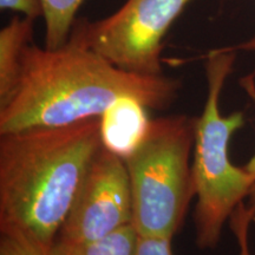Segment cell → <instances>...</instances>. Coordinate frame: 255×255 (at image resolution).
I'll return each mask as SVG.
<instances>
[{"label":"cell","instance_id":"obj_1","mask_svg":"<svg viewBox=\"0 0 255 255\" xmlns=\"http://www.w3.org/2000/svg\"><path fill=\"white\" fill-rule=\"evenodd\" d=\"M178 79L143 76L115 66L77 41L57 49L30 43L13 96L0 108V135L101 119L124 97L164 110L177 98Z\"/></svg>","mask_w":255,"mask_h":255},{"label":"cell","instance_id":"obj_2","mask_svg":"<svg viewBox=\"0 0 255 255\" xmlns=\"http://www.w3.org/2000/svg\"><path fill=\"white\" fill-rule=\"evenodd\" d=\"M103 146L101 119L0 135V234L50 255Z\"/></svg>","mask_w":255,"mask_h":255},{"label":"cell","instance_id":"obj_3","mask_svg":"<svg viewBox=\"0 0 255 255\" xmlns=\"http://www.w3.org/2000/svg\"><path fill=\"white\" fill-rule=\"evenodd\" d=\"M235 51L226 47L208 53L207 100L202 114L195 117L191 171L196 197L195 242L200 250L218 246L223 226L247 199L253 184V176L245 167L233 164L228 154L232 137L245 126V114L235 111L225 116L220 111V96L233 71Z\"/></svg>","mask_w":255,"mask_h":255},{"label":"cell","instance_id":"obj_4","mask_svg":"<svg viewBox=\"0 0 255 255\" xmlns=\"http://www.w3.org/2000/svg\"><path fill=\"white\" fill-rule=\"evenodd\" d=\"M195 117L150 120L144 135L124 157L132 195V226L141 237L173 240L195 197L190 154Z\"/></svg>","mask_w":255,"mask_h":255},{"label":"cell","instance_id":"obj_5","mask_svg":"<svg viewBox=\"0 0 255 255\" xmlns=\"http://www.w3.org/2000/svg\"><path fill=\"white\" fill-rule=\"evenodd\" d=\"M190 1L127 0L110 17L76 21L69 38L124 71L161 76L163 39Z\"/></svg>","mask_w":255,"mask_h":255},{"label":"cell","instance_id":"obj_6","mask_svg":"<svg viewBox=\"0 0 255 255\" xmlns=\"http://www.w3.org/2000/svg\"><path fill=\"white\" fill-rule=\"evenodd\" d=\"M130 178L120 155L102 148L90 167L57 240L94 241L132 225Z\"/></svg>","mask_w":255,"mask_h":255},{"label":"cell","instance_id":"obj_7","mask_svg":"<svg viewBox=\"0 0 255 255\" xmlns=\"http://www.w3.org/2000/svg\"><path fill=\"white\" fill-rule=\"evenodd\" d=\"M148 108L138 100L124 97L101 117L102 142L104 148L126 157L141 141L150 119Z\"/></svg>","mask_w":255,"mask_h":255},{"label":"cell","instance_id":"obj_8","mask_svg":"<svg viewBox=\"0 0 255 255\" xmlns=\"http://www.w3.org/2000/svg\"><path fill=\"white\" fill-rule=\"evenodd\" d=\"M34 19L19 15L0 30V108L13 96L21 73L23 56L32 43Z\"/></svg>","mask_w":255,"mask_h":255},{"label":"cell","instance_id":"obj_9","mask_svg":"<svg viewBox=\"0 0 255 255\" xmlns=\"http://www.w3.org/2000/svg\"><path fill=\"white\" fill-rule=\"evenodd\" d=\"M137 238L135 227L129 225L94 241L56 240L50 255H135Z\"/></svg>","mask_w":255,"mask_h":255},{"label":"cell","instance_id":"obj_10","mask_svg":"<svg viewBox=\"0 0 255 255\" xmlns=\"http://www.w3.org/2000/svg\"><path fill=\"white\" fill-rule=\"evenodd\" d=\"M45 20V47L57 49L69 39L76 14L85 0H41Z\"/></svg>","mask_w":255,"mask_h":255},{"label":"cell","instance_id":"obj_11","mask_svg":"<svg viewBox=\"0 0 255 255\" xmlns=\"http://www.w3.org/2000/svg\"><path fill=\"white\" fill-rule=\"evenodd\" d=\"M253 221V216L247 209L245 202L240 203L231 216V227L240 247V255H252L248 245V233H250L251 223Z\"/></svg>","mask_w":255,"mask_h":255},{"label":"cell","instance_id":"obj_12","mask_svg":"<svg viewBox=\"0 0 255 255\" xmlns=\"http://www.w3.org/2000/svg\"><path fill=\"white\" fill-rule=\"evenodd\" d=\"M135 255H173L171 239L138 235Z\"/></svg>","mask_w":255,"mask_h":255},{"label":"cell","instance_id":"obj_13","mask_svg":"<svg viewBox=\"0 0 255 255\" xmlns=\"http://www.w3.org/2000/svg\"><path fill=\"white\" fill-rule=\"evenodd\" d=\"M1 9H8L23 14V17L36 20L44 15V7L41 0H0Z\"/></svg>","mask_w":255,"mask_h":255},{"label":"cell","instance_id":"obj_14","mask_svg":"<svg viewBox=\"0 0 255 255\" xmlns=\"http://www.w3.org/2000/svg\"><path fill=\"white\" fill-rule=\"evenodd\" d=\"M0 255H41L21 239L1 234L0 237Z\"/></svg>","mask_w":255,"mask_h":255},{"label":"cell","instance_id":"obj_15","mask_svg":"<svg viewBox=\"0 0 255 255\" xmlns=\"http://www.w3.org/2000/svg\"><path fill=\"white\" fill-rule=\"evenodd\" d=\"M245 169L253 176V184H252L250 194H248V202L246 203V206L255 221V154L253 155V157L247 162V164L245 165Z\"/></svg>","mask_w":255,"mask_h":255},{"label":"cell","instance_id":"obj_16","mask_svg":"<svg viewBox=\"0 0 255 255\" xmlns=\"http://www.w3.org/2000/svg\"><path fill=\"white\" fill-rule=\"evenodd\" d=\"M234 50H255V37L252 38V39L245 41L244 44H240V45L237 47H233Z\"/></svg>","mask_w":255,"mask_h":255}]
</instances>
